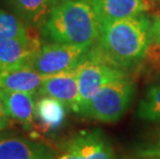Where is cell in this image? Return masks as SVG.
<instances>
[{"label": "cell", "mask_w": 160, "mask_h": 159, "mask_svg": "<svg viewBox=\"0 0 160 159\" xmlns=\"http://www.w3.org/2000/svg\"><path fill=\"white\" fill-rule=\"evenodd\" d=\"M2 94L8 117L26 127L33 126L35 118L34 94L3 89Z\"/></svg>", "instance_id": "12"}, {"label": "cell", "mask_w": 160, "mask_h": 159, "mask_svg": "<svg viewBox=\"0 0 160 159\" xmlns=\"http://www.w3.org/2000/svg\"><path fill=\"white\" fill-rule=\"evenodd\" d=\"M152 153L160 155V132H159V138H158V142H157V148H156L155 150H152Z\"/></svg>", "instance_id": "20"}, {"label": "cell", "mask_w": 160, "mask_h": 159, "mask_svg": "<svg viewBox=\"0 0 160 159\" xmlns=\"http://www.w3.org/2000/svg\"><path fill=\"white\" fill-rule=\"evenodd\" d=\"M38 94L61 101L77 113L79 106V82L77 67L68 72L49 76L40 87Z\"/></svg>", "instance_id": "7"}, {"label": "cell", "mask_w": 160, "mask_h": 159, "mask_svg": "<svg viewBox=\"0 0 160 159\" xmlns=\"http://www.w3.org/2000/svg\"><path fill=\"white\" fill-rule=\"evenodd\" d=\"M152 43V21L145 13L101 25L91 54L122 70L142 61Z\"/></svg>", "instance_id": "1"}, {"label": "cell", "mask_w": 160, "mask_h": 159, "mask_svg": "<svg viewBox=\"0 0 160 159\" xmlns=\"http://www.w3.org/2000/svg\"><path fill=\"white\" fill-rule=\"evenodd\" d=\"M100 27L89 0H68L52 8L42 26V32L54 42L93 47Z\"/></svg>", "instance_id": "2"}, {"label": "cell", "mask_w": 160, "mask_h": 159, "mask_svg": "<svg viewBox=\"0 0 160 159\" xmlns=\"http://www.w3.org/2000/svg\"><path fill=\"white\" fill-rule=\"evenodd\" d=\"M58 159H77V157L74 154L70 153V152H67L66 154L62 155V156H61L60 158H58Z\"/></svg>", "instance_id": "19"}, {"label": "cell", "mask_w": 160, "mask_h": 159, "mask_svg": "<svg viewBox=\"0 0 160 159\" xmlns=\"http://www.w3.org/2000/svg\"><path fill=\"white\" fill-rule=\"evenodd\" d=\"M30 26L26 27L20 18L0 9V39L25 36Z\"/></svg>", "instance_id": "16"}, {"label": "cell", "mask_w": 160, "mask_h": 159, "mask_svg": "<svg viewBox=\"0 0 160 159\" xmlns=\"http://www.w3.org/2000/svg\"><path fill=\"white\" fill-rule=\"evenodd\" d=\"M99 19L100 25L116 20L145 13L146 0H89Z\"/></svg>", "instance_id": "10"}, {"label": "cell", "mask_w": 160, "mask_h": 159, "mask_svg": "<svg viewBox=\"0 0 160 159\" xmlns=\"http://www.w3.org/2000/svg\"><path fill=\"white\" fill-rule=\"evenodd\" d=\"M152 42L160 46V15L152 22Z\"/></svg>", "instance_id": "18"}, {"label": "cell", "mask_w": 160, "mask_h": 159, "mask_svg": "<svg viewBox=\"0 0 160 159\" xmlns=\"http://www.w3.org/2000/svg\"><path fill=\"white\" fill-rule=\"evenodd\" d=\"M65 106L61 101L50 96H42L35 103L34 127L40 132H48L59 128L65 119Z\"/></svg>", "instance_id": "13"}, {"label": "cell", "mask_w": 160, "mask_h": 159, "mask_svg": "<svg viewBox=\"0 0 160 159\" xmlns=\"http://www.w3.org/2000/svg\"><path fill=\"white\" fill-rule=\"evenodd\" d=\"M8 5L30 27H42L54 7L53 0H8Z\"/></svg>", "instance_id": "14"}, {"label": "cell", "mask_w": 160, "mask_h": 159, "mask_svg": "<svg viewBox=\"0 0 160 159\" xmlns=\"http://www.w3.org/2000/svg\"><path fill=\"white\" fill-rule=\"evenodd\" d=\"M138 114L144 120L160 121V85L148 90L139 103Z\"/></svg>", "instance_id": "15"}, {"label": "cell", "mask_w": 160, "mask_h": 159, "mask_svg": "<svg viewBox=\"0 0 160 159\" xmlns=\"http://www.w3.org/2000/svg\"><path fill=\"white\" fill-rule=\"evenodd\" d=\"M49 76L37 72L30 65H23L0 70V88L35 94Z\"/></svg>", "instance_id": "9"}, {"label": "cell", "mask_w": 160, "mask_h": 159, "mask_svg": "<svg viewBox=\"0 0 160 159\" xmlns=\"http://www.w3.org/2000/svg\"><path fill=\"white\" fill-rule=\"evenodd\" d=\"M0 159H53V153L38 142L6 137L0 138Z\"/></svg>", "instance_id": "11"}, {"label": "cell", "mask_w": 160, "mask_h": 159, "mask_svg": "<svg viewBox=\"0 0 160 159\" xmlns=\"http://www.w3.org/2000/svg\"><path fill=\"white\" fill-rule=\"evenodd\" d=\"M40 49V40L33 32L21 37L0 39V70L29 65Z\"/></svg>", "instance_id": "6"}, {"label": "cell", "mask_w": 160, "mask_h": 159, "mask_svg": "<svg viewBox=\"0 0 160 159\" xmlns=\"http://www.w3.org/2000/svg\"><path fill=\"white\" fill-rule=\"evenodd\" d=\"M155 1H158V2L160 3V0H155Z\"/></svg>", "instance_id": "22"}, {"label": "cell", "mask_w": 160, "mask_h": 159, "mask_svg": "<svg viewBox=\"0 0 160 159\" xmlns=\"http://www.w3.org/2000/svg\"><path fill=\"white\" fill-rule=\"evenodd\" d=\"M66 151L85 159H115L110 143L98 130L78 134L67 142Z\"/></svg>", "instance_id": "8"}, {"label": "cell", "mask_w": 160, "mask_h": 159, "mask_svg": "<svg viewBox=\"0 0 160 159\" xmlns=\"http://www.w3.org/2000/svg\"><path fill=\"white\" fill-rule=\"evenodd\" d=\"M92 47L68 45V43H48L42 47L33 57L29 65L37 72L53 76L73 69L88 58Z\"/></svg>", "instance_id": "4"}, {"label": "cell", "mask_w": 160, "mask_h": 159, "mask_svg": "<svg viewBox=\"0 0 160 159\" xmlns=\"http://www.w3.org/2000/svg\"><path fill=\"white\" fill-rule=\"evenodd\" d=\"M8 115L6 112L4 99H3V94H2V89L0 88V130L5 128L9 123Z\"/></svg>", "instance_id": "17"}, {"label": "cell", "mask_w": 160, "mask_h": 159, "mask_svg": "<svg viewBox=\"0 0 160 159\" xmlns=\"http://www.w3.org/2000/svg\"><path fill=\"white\" fill-rule=\"evenodd\" d=\"M79 82V106L77 113L86 106L97 91L110 81L124 76L125 72L103 62L90 54L77 66Z\"/></svg>", "instance_id": "5"}, {"label": "cell", "mask_w": 160, "mask_h": 159, "mask_svg": "<svg viewBox=\"0 0 160 159\" xmlns=\"http://www.w3.org/2000/svg\"><path fill=\"white\" fill-rule=\"evenodd\" d=\"M133 94V83L124 74L101 87L79 114L100 122H116L127 111Z\"/></svg>", "instance_id": "3"}, {"label": "cell", "mask_w": 160, "mask_h": 159, "mask_svg": "<svg viewBox=\"0 0 160 159\" xmlns=\"http://www.w3.org/2000/svg\"><path fill=\"white\" fill-rule=\"evenodd\" d=\"M63 1H68V0H53V4H54V6H55L56 4H58V3H61Z\"/></svg>", "instance_id": "21"}]
</instances>
